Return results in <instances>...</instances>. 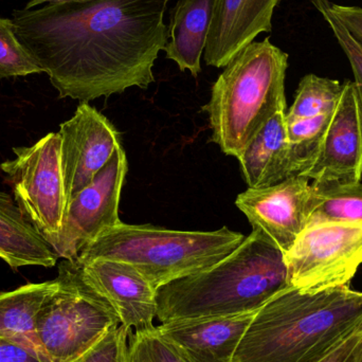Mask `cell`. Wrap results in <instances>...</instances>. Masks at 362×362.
<instances>
[{
  "mask_svg": "<svg viewBox=\"0 0 362 362\" xmlns=\"http://www.w3.org/2000/svg\"><path fill=\"white\" fill-rule=\"evenodd\" d=\"M171 0H95L13 13L15 34L59 98L81 102L155 82Z\"/></svg>",
  "mask_w": 362,
  "mask_h": 362,
  "instance_id": "6da1fadb",
  "label": "cell"
},
{
  "mask_svg": "<svg viewBox=\"0 0 362 362\" xmlns=\"http://www.w3.org/2000/svg\"><path fill=\"white\" fill-rule=\"evenodd\" d=\"M362 329V291L287 287L255 313L233 362H319Z\"/></svg>",
  "mask_w": 362,
  "mask_h": 362,
  "instance_id": "7a4b0ae2",
  "label": "cell"
},
{
  "mask_svg": "<svg viewBox=\"0 0 362 362\" xmlns=\"http://www.w3.org/2000/svg\"><path fill=\"white\" fill-rule=\"evenodd\" d=\"M289 286L284 253L252 230L212 267L159 287L157 320L168 323L257 312Z\"/></svg>",
  "mask_w": 362,
  "mask_h": 362,
  "instance_id": "3957f363",
  "label": "cell"
},
{
  "mask_svg": "<svg viewBox=\"0 0 362 362\" xmlns=\"http://www.w3.org/2000/svg\"><path fill=\"white\" fill-rule=\"evenodd\" d=\"M287 67L288 54L269 37L247 45L226 66L202 107L211 139L225 154L238 158L268 121L285 112Z\"/></svg>",
  "mask_w": 362,
  "mask_h": 362,
  "instance_id": "277c9868",
  "label": "cell"
},
{
  "mask_svg": "<svg viewBox=\"0 0 362 362\" xmlns=\"http://www.w3.org/2000/svg\"><path fill=\"white\" fill-rule=\"evenodd\" d=\"M245 236L227 227L180 231L120 223L87 245L78 261L116 259L134 266L155 289L212 267L233 252Z\"/></svg>",
  "mask_w": 362,
  "mask_h": 362,
  "instance_id": "5b68a950",
  "label": "cell"
},
{
  "mask_svg": "<svg viewBox=\"0 0 362 362\" xmlns=\"http://www.w3.org/2000/svg\"><path fill=\"white\" fill-rule=\"evenodd\" d=\"M57 293L38 317L40 346L50 362H76L121 325L112 306L85 283L78 262L59 265Z\"/></svg>",
  "mask_w": 362,
  "mask_h": 362,
  "instance_id": "8992f818",
  "label": "cell"
},
{
  "mask_svg": "<svg viewBox=\"0 0 362 362\" xmlns=\"http://www.w3.org/2000/svg\"><path fill=\"white\" fill-rule=\"evenodd\" d=\"M14 158L0 165L21 214L54 249L67 212L61 138L49 133L30 146L13 148Z\"/></svg>",
  "mask_w": 362,
  "mask_h": 362,
  "instance_id": "52a82bcc",
  "label": "cell"
},
{
  "mask_svg": "<svg viewBox=\"0 0 362 362\" xmlns=\"http://www.w3.org/2000/svg\"><path fill=\"white\" fill-rule=\"evenodd\" d=\"M288 282L316 293L350 285L362 264V226L308 223L284 255Z\"/></svg>",
  "mask_w": 362,
  "mask_h": 362,
  "instance_id": "ba28073f",
  "label": "cell"
},
{
  "mask_svg": "<svg viewBox=\"0 0 362 362\" xmlns=\"http://www.w3.org/2000/svg\"><path fill=\"white\" fill-rule=\"evenodd\" d=\"M127 173V155L120 146L93 180L68 202L63 230L53 249L59 257L74 261L107 228L122 223L119 204Z\"/></svg>",
  "mask_w": 362,
  "mask_h": 362,
  "instance_id": "9c48e42d",
  "label": "cell"
},
{
  "mask_svg": "<svg viewBox=\"0 0 362 362\" xmlns=\"http://www.w3.org/2000/svg\"><path fill=\"white\" fill-rule=\"evenodd\" d=\"M62 169L68 202L86 187L122 146L120 134L107 118L82 102L59 125Z\"/></svg>",
  "mask_w": 362,
  "mask_h": 362,
  "instance_id": "30bf717a",
  "label": "cell"
},
{
  "mask_svg": "<svg viewBox=\"0 0 362 362\" xmlns=\"http://www.w3.org/2000/svg\"><path fill=\"white\" fill-rule=\"evenodd\" d=\"M301 177L316 185L361 182L362 177V105L353 81L342 93L323 136L318 154Z\"/></svg>",
  "mask_w": 362,
  "mask_h": 362,
  "instance_id": "8fae6325",
  "label": "cell"
},
{
  "mask_svg": "<svg viewBox=\"0 0 362 362\" xmlns=\"http://www.w3.org/2000/svg\"><path fill=\"white\" fill-rule=\"evenodd\" d=\"M301 176L262 189L248 187L236 198L235 204L274 247L286 253L305 229L310 213L312 185Z\"/></svg>",
  "mask_w": 362,
  "mask_h": 362,
  "instance_id": "7c38bea8",
  "label": "cell"
},
{
  "mask_svg": "<svg viewBox=\"0 0 362 362\" xmlns=\"http://www.w3.org/2000/svg\"><path fill=\"white\" fill-rule=\"evenodd\" d=\"M76 261L83 280L112 306L129 335L156 327V289L134 266L108 259Z\"/></svg>",
  "mask_w": 362,
  "mask_h": 362,
  "instance_id": "4fadbf2b",
  "label": "cell"
},
{
  "mask_svg": "<svg viewBox=\"0 0 362 362\" xmlns=\"http://www.w3.org/2000/svg\"><path fill=\"white\" fill-rule=\"evenodd\" d=\"M257 312L172 321L156 329L187 362H233Z\"/></svg>",
  "mask_w": 362,
  "mask_h": 362,
  "instance_id": "5bb4252c",
  "label": "cell"
},
{
  "mask_svg": "<svg viewBox=\"0 0 362 362\" xmlns=\"http://www.w3.org/2000/svg\"><path fill=\"white\" fill-rule=\"evenodd\" d=\"M281 0H216L204 59L206 65L226 67L261 33L272 30L274 8Z\"/></svg>",
  "mask_w": 362,
  "mask_h": 362,
  "instance_id": "9a60e30c",
  "label": "cell"
},
{
  "mask_svg": "<svg viewBox=\"0 0 362 362\" xmlns=\"http://www.w3.org/2000/svg\"><path fill=\"white\" fill-rule=\"evenodd\" d=\"M238 159L250 189L270 187L295 176L289 156L286 112L272 117Z\"/></svg>",
  "mask_w": 362,
  "mask_h": 362,
  "instance_id": "2e32d148",
  "label": "cell"
},
{
  "mask_svg": "<svg viewBox=\"0 0 362 362\" xmlns=\"http://www.w3.org/2000/svg\"><path fill=\"white\" fill-rule=\"evenodd\" d=\"M216 0H177L170 13L167 59L194 78L202 72L200 59L206 48Z\"/></svg>",
  "mask_w": 362,
  "mask_h": 362,
  "instance_id": "e0dca14e",
  "label": "cell"
},
{
  "mask_svg": "<svg viewBox=\"0 0 362 362\" xmlns=\"http://www.w3.org/2000/svg\"><path fill=\"white\" fill-rule=\"evenodd\" d=\"M59 286L57 278L0 293V337L46 357L38 338V317Z\"/></svg>",
  "mask_w": 362,
  "mask_h": 362,
  "instance_id": "ac0fdd59",
  "label": "cell"
},
{
  "mask_svg": "<svg viewBox=\"0 0 362 362\" xmlns=\"http://www.w3.org/2000/svg\"><path fill=\"white\" fill-rule=\"evenodd\" d=\"M0 259L13 270L25 266L51 268L59 255L21 214L14 198L0 191Z\"/></svg>",
  "mask_w": 362,
  "mask_h": 362,
  "instance_id": "d6986e66",
  "label": "cell"
},
{
  "mask_svg": "<svg viewBox=\"0 0 362 362\" xmlns=\"http://www.w3.org/2000/svg\"><path fill=\"white\" fill-rule=\"evenodd\" d=\"M325 221L362 226L361 182L313 183L308 225Z\"/></svg>",
  "mask_w": 362,
  "mask_h": 362,
  "instance_id": "ffe728a7",
  "label": "cell"
},
{
  "mask_svg": "<svg viewBox=\"0 0 362 362\" xmlns=\"http://www.w3.org/2000/svg\"><path fill=\"white\" fill-rule=\"evenodd\" d=\"M341 93L342 84L339 81L308 74L298 86L295 101L286 114V120L333 114Z\"/></svg>",
  "mask_w": 362,
  "mask_h": 362,
  "instance_id": "44dd1931",
  "label": "cell"
},
{
  "mask_svg": "<svg viewBox=\"0 0 362 362\" xmlns=\"http://www.w3.org/2000/svg\"><path fill=\"white\" fill-rule=\"evenodd\" d=\"M332 114L286 120L287 140L293 175L305 171L318 154Z\"/></svg>",
  "mask_w": 362,
  "mask_h": 362,
  "instance_id": "7402d4cb",
  "label": "cell"
},
{
  "mask_svg": "<svg viewBox=\"0 0 362 362\" xmlns=\"http://www.w3.org/2000/svg\"><path fill=\"white\" fill-rule=\"evenodd\" d=\"M42 72V68L17 38L12 19L0 17V78Z\"/></svg>",
  "mask_w": 362,
  "mask_h": 362,
  "instance_id": "603a6c76",
  "label": "cell"
},
{
  "mask_svg": "<svg viewBox=\"0 0 362 362\" xmlns=\"http://www.w3.org/2000/svg\"><path fill=\"white\" fill-rule=\"evenodd\" d=\"M127 362H187L165 341L156 327L152 331L132 333L129 336Z\"/></svg>",
  "mask_w": 362,
  "mask_h": 362,
  "instance_id": "cb8c5ba5",
  "label": "cell"
},
{
  "mask_svg": "<svg viewBox=\"0 0 362 362\" xmlns=\"http://www.w3.org/2000/svg\"><path fill=\"white\" fill-rule=\"evenodd\" d=\"M310 1L313 2L315 8L320 12L327 25L331 28L338 44L340 45L344 54L350 62L351 68H352L355 76L354 82L358 89L359 95H361L362 105V47L353 38L348 30L342 25L337 17L332 12L329 6V0H310Z\"/></svg>",
  "mask_w": 362,
  "mask_h": 362,
  "instance_id": "d4e9b609",
  "label": "cell"
},
{
  "mask_svg": "<svg viewBox=\"0 0 362 362\" xmlns=\"http://www.w3.org/2000/svg\"><path fill=\"white\" fill-rule=\"evenodd\" d=\"M129 336L122 325L114 327L76 362H127Z\"/></svg>",
  "mask_w": 362,
  "mask_h": 362,
  "instance_id": "484cf974",
  "label": "cell"
},
{
  "mask_svg": "<svg viewBox=\"0 0 362 362\" xmlns=\"http://www.w3.org/2000/svg\"><path fill=\"white\" fill-rule=\"evenodd\" d=\"M329 6L338 21L348 30L349 33L362 47L361 6H340L329 1Z\"/></svg>",
  "mask_w": 362,
  "mask_h": 362,
  "instance_id": "4316f807",
  "label": "cell"
},
{
  "mask_svg": "<svg viewBox=\"0 0 362 362\" xmlns=\"http://www.w3.org/2000/svg\"><path fill=\"white\" fill-rule=\"evenodd\" d=\"M0 362H50L21 344L0 337Z\"/></svg>",
  "mask_w": 362,
  "mask_h": 362,
  "instance_id": "83f0119b",
  "label": "cell"
},
{
  "mask_svg": "<svg viewBox=\"0 0 362 362\" xmlns=\"http://www.w3.org/2000/svg\"><path fill=\"white\" fill-rule=\"evenodd\" d=\"M361 331L344 340L341 344L334 349L329 355L319 362H352L355 349L361 339Z\"/></svg>",
  "mask_w": 362,
  "mask_h": 362,
  "instance_id": "f1b7e54d",
  "label": "cell"
},
{
  "mask_svg": "<svg viewBox=\"0 0 362 362\" xmlns=\"http://www.w3.org/2000/svg\"><path fill=\"white\" fill-rule=\"evenodd\" d=\"M95 1V0H30L25 8H37L40 4H84V2Z\"/></svg>",
  "mask_w": 362,
  "mask_h": 362,
  "instance_id": "f546056e",
  "label": "cell"
},
{
  "mask_svg": "<svg viewBox=\"0 0 362 362\" xmlns=\"http://www.w3.org/2000/svg\"><path fill=\"white\" fill-rule=\"evenodd\" d=\"M352 362H362V331L361 339H359L356 349H355L354 356H353Z\"/></svg>",
  "mask_w": 362,
  "mask_h": 362,
  "instance_id": "4dcf8cb0",
  "label": "cell"
}]
</instances>
